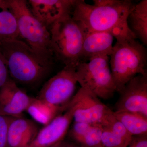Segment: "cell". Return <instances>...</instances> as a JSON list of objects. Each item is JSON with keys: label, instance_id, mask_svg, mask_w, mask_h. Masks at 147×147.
Returning a JSON list of instances; mask_svg holds the SVG:
<instances>
[{"label": "cell", "instance_id": "obj_20", "mask_svg": "<svg viewBox=\"0 0 147 147\" xmlns=\"http://www.w3.org/2000/svg\"><path fill=\"white\" fill-rule=\"evenodd\" d=\"M0 11V44L20 39L15 16L8 9Z\"/></svg>", "mask_w": 147, "mask_h": 147}, {"label": "cell", "instance_id": "obj_17", "mask_svg": "<svg viewBox=\"0 0 147 147\" xmlns=\"http://www.w3.org/2000/svg\"><path fill=\"white\" fill-rule=\"evenodd\" d=\"M128 26L134 36L144 45L147 44V1L142 0L130 11L127 18Z\"/></svg>", "mask_w": 147, "mask_h": 147}, {"label": "cell", "instance_id": "obj_7", "mask_svg": "<svg viewBox=\"0 0 147 147\" xmlns=\"http://www.w3.org/2000/svg\"><path fill=\"white\" fill-rule=\"evenodd\" d=\"M85 94V90L81 88L73 96L71 106L39 130L28 147H53L64 140L74 113L82 105Z\"/></svg>", "mask_w": 147, "mask_h": 147}, {"label": "cell", "instance_id": "obj_25", "mask_svg": "<svg viewBox=\"0 0 147 147\" xmlns=\"http://www.w3.org/2000/svg\"><path fill=\"white\" fill-rule=\"evenodd\" d=\"M1 1H0V6L1 5Z\"/></svg>", "mask_w": 147, "mask_h": 147}, {"label": "cell", "instance_id": "obj_22", "mask_svg": "<svg viewBox=\"0 0 147 147\" xmlns=\"http://www.w3.org/2000/svg\"><path fill=\"white\" fill-rule=\"evenodd\" d=\"M10 78L6 60L0 51V88Z\"/></svg>", "mask_w": 147, "mask_h": 147}, {"label": "cell", "instance_id": "obj_10", "mask_svg": "<svg viewBox=\"0 0 147 147\" xmlns=\"http://www.w3.org/2000/svg\"><path fill=\"white\" fill-rule=\"evenodd\" d=\"M86 91L82 105L74 113V122L98 125L103 129L109 128L116 119L114 111L99 98Z\"/></svg>", "mask_w": 147, "mask_h": 147}, {"label": "cell", "instance_id": "obj_2", "mask_svg": "<svg viewBox=\"0 0 147 147\" xmlns=\"http://www.w3.org/2000/svg\"><path fill=\"white\" fill-rule=\"evenodd\" d=\"M109 57L111 73L119 93L138 74H147V52L144 45L133 37H119Z\"/></svg>", "mask_w": 147, "mask_h": 147}, {"label": "cell", "instance_id": "obj_16", "mask_svg": "<svg viewBox=\"0 0 147 147\" xmlns=\"http://www.w3.org/2000/svg\"><path fill=\"white\" fill-rule=\"evenodd\" d=\"M73 101L72 97L67 104L62 106H55L37 98L32 97L26 112L35 120L45 125L56 117L64 113L71 106Z\"/></svg>", "mask_w": 147, "mask_h": 147}, {"label": "cell", "instance_id": "obj_21", "mask_svg": "<svg viewBox=\"0 0 147 147\" xmlns=\"http://www.w3.org/2000/svg\"><path fill=\"white\" fill-rule=\"evenodd\" d=\"M11 117L0 115V147H9L8 142V128Z\"/></svg>", "mask_w": 147, "mask_h": 147}, {"label": "cell", "instance_id": "obj_12", "mask_svg": "<svg viewBox=\"0 0 147 147\" xmlns=\"http://www.w3.org/2000/svg\"><path fill=\"white\" fill-rule=\"evenodd\" d=\"M31 98L10 78L0 88V115L22 117Z\"/></svg>", "mask_w": 147, "mask_h": 147}, {"label": "cell", "instance_id": "obj_24", "mask_svg": "<svg viewBox=\"0 0 147 147\" xmlns=\"http://www.w3.org/2000/svg\"><path fill=\"white\" fill-rule=\"evenodd\" d=\"M53 147H82L76 144L66 142L64 140Z\"/></svg>", "mask_w": 147, "mask_h": 147}, {"label": "cell", "instance_id": "obj_19", "mask_svg": "<svg viewBox=\"0 0 147 147\" xmlns=\"http://www.w3.org/2000/svg\"><path fill=\"white\" fill-rule=\"evenodd\" d=\"M116 119L132 135L147 134V117L137 113L114 111Z\"/></svg>", "mask_w": 147, "mask_h": 147}, {"label": "cell", "instance_id": "obj_8", "mask_svg": "<svg viewBox=\"0 0 147 147\" xmlns=\"http://www.w3.org/2000/svg\"><path fill=\"white\" fill-rule=\"evenodd\" d=\"M76 67L65 66L49 79L40 90L37 98L55 106H62L72 99L77 83Z\"/></svg>", "mask_w": 147, "mask_h": 147}, {"label": "cell", "instance_id": "obj_5", "mask_svg": "<svg viewBox=\"0 0 147 147\" xmlns=\"http://www.w3.org/2000/svg\"><path fill=\"white\" fill-rule=\"evenodd\" d=\"M49 30L54 58L65 66L76 67L80 62L84 33L71 14L53 24Z\"/></svg>", "mask_w": 147, "mask_h": 147}, {"label": "cell", "instance_id": "obj_18", "mask_svg": "<svg viewBox=\"0 0 147 147\" xmlns=\"http://www.w3.org/2000/svg\"><path fill=\"white\" fill-rule=\"evenodd\" d=\"M132 136L116 119L110 127L103 129L101 140L103 147H127Z\"/></svg>", "mask_w": 147, "mask_h": 147}, {"label": "cell", "instance_id": "obj_9", "mask_svg": "<svg viewBox=\"0 0 147 147\" xmlns=\"http://www.w3.org/2000/svg\"><path fill=\"white\" fill-rule=\"evenodd\" d=\"M119 94L115 112L137 113L147 117V74L135 76Z\"/></svg>", "mask_w": 147, "mask_h": 147}, {"label": "cell", "instance_id": "obj_3", "mask_svg": "<svg viewBox=\"0 0 147 147\" xmlns=\"http://www.w3.org/2000/svg\"><path fill=\"white\" fill-rule=\"evenodd\" d=\"M11 79L16 84L31 85L42 80L52 65L46 63L21 40L0 44Z\"/></svg>", "mask_w": 147, "mask_h": 147}, {"label": "cell", "instance_id": "obj_14", "mask_svg": "<svg viewBox=\"0 0 147 147\" xmlns=\"http://www.w3.org/2000/svg\"><path fill=\"white\" fill-rule=\"evenodd\" d=\"M38 131V127L33 121L23 117H11L7 135L9 147H28Z\"/></svg>", "mask_w": 147, "mask_h": 147}, {"label": "cell", "instance_id": "obj_13", "mask_svg": "<svg viewBox=\"0 0 147 147\" xmlns=\"http://www.w3.org/2000/svg\"><path fill=\"white\" fill-rule=\"evenodd\" d=\"M114 36L109 33L84 34L80 63H86L100 56L110 57L113 48Z\"/></svg>", "mask_w": 147, "mask_h": 147}, {"label": "cell", "instance_id": "obj_11", "mask_svg": "<svg viewBox=\"0 0 147 147\" xmlns=\"http://www.w3.org/2000/svg\"><path fill=\"white\" fill-rule=\"evenodd\" d=\"M76 0H30L31 11L49 30L53 24L71 15Z\"/></svg>", "mask_w": 147, "mask_h": 147}, {"label": "cell", "instance_id": "obj_1", "mask_svg": "<svg viewBox=\"0 0 147 147\" xmlns=\"http://www.w3.org/2000/svg\"><path fill=\"white\" fill-rule=\"evenodd\" d=\"M94 5L76 0L71 16L84 34L109 33L116 38L134 37L127 18L134 5L130 0H94Z\"/></svg>", "mask_w": 147, "mask_h": 147}, {"label": "cell", "instance_id": "obj_4", "mask_svg": "<svg viewBox=\"0 0 147 147\" xmlns=\"http://www.w3.org/2000/svg\"><path fill=\"white\" fill-rule=\"evenodd\" d=\"M17 21L19 36L38 56L52 65L54 58L50 46L49 30L33 14L24 0L4 1Z\"/></svg>", "mask_w": 147, "mask_h": 147}, {"label": "cell", "instance_id": "obj_15", "mask_svg": "<svg viewBox=\"0 0 147 147\" xmlns=\"http://www.w3.org/2000/svg\"><path fill=\"white\" fill-rule=\"evenodd\" d=\"M102 130L98 125L74 122L69 134L76 144L82 147H103Z\"/></svg>", "mask_w": 147, "mask_h": 147}, {"label": "cell", "instance_id": "obj_6", "mask_svg": "<svg viewBox=\"0 0 147 147\" xmlns=\"http://www.w3.org/2000/svg\"><path fill=\"white\" fill-rule=\"evenodd\" d=\"M75 71L76 81L81 88L98 98L108 100L117 92L109 56H98L87 62L79 63Z\"/></svg>", "mask_w": 147, "mask_h": 147}, {"label": "cell", "instance_id": "obj_23", "mask_svg": "<svg viewBox=\"0 0 147 147\" xmlns=\"http://www.w3.org/2000/svg\"><path fill=\"white\" fill-rule=\"evenodd\" d=\"M127 147H147V134L133 136Z\"/></svg>", "mask_w": 147, "mask_h": 147}]
</instances>
